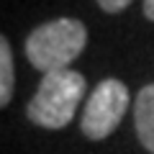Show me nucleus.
Masks as SVG:
<instances>
[{"label":"nucleus","instance_id":"f257e3e1","mask_svg":"<svg viewBox=\"0 0 154 154\" xmlns=\"http://www.w3.org/2000/svg\"><path fill=\"white\" fill-rule=\"evenodd\" d=\"M88 44V28L77 18H57L33 28L26 38V57L38 72L72 69V62Z\"/></svg>","mask_w":154,"mask_h":154},{"label":"nucleus","instance_id":"423d86ee","mask_svg":"<svg viewBox=\"0 0 154 154\" xmlns=\"http://www.w3.org/2000/svg\"><path fill=\"white\" fill-rule=\"evenodd\" d=\"M131 3L134 0H98V5L103 8L105 13H121V11H126Z\"/></svg>","mask_w":154,"mask_h":154},{"label":"nucleus","instance_id":"20e7f679","mask_svg":"<svg viewBox=\"0 0 154 154\" xmlns=\"http://www.w3.org/2000/svg\"><path fill=\"white\" fill-rule=\"evenodd\" d=\"M134 126L141 146L149 154H154V85L139 90L134 103Z\"/></svg>","mask_w":154,"mask_h":154},{"label":"nucleus","instance_id":"0eeeda50","mask_svg":"<svg viewBox=\"0 0 154 154\" xmlns=\"http://www.w3.org/2000/svg\"><path fill=\"white\" fill-rule=\"evenodd\" d=\"M144 16L154 21V0H144Z\"/></svg>","mask_w":154,"mask_h":154},{"label":"nucleus","instance_id":"39448f33","mask_svg":"<svg viewBox=\"0 0 154 154\" xmlns=\"http://www.w3.org/2000/svg\"><path fill=\"white\" fill-rule=\"evenodd\" d=\"M13 98V51L8 38H0V105L5 108Z\"/></svg>","mask_w":154,"mask_h":154},{"label":"nucleus","instance_id":"7ed1b4c3","mask_svg":"<svg viewBox=\"0 0 154 154\" xmlns=\"http://www.w3.org/2000/svg\"><path fill=\"white\" fill-rule=\"evenodd\" d=\"M128 103H131V93L121 80H116V77L100 80L93 88V93L88 95L82 116H80L82 134L88 139H93V141L110 136L118 128L121 118L126 116Z\"/></svg>","mask_w":154,"mask_h":154},{"label":"nucleus","instance_id":"f03ea898","mask_svg":"<svg viewBox=\"0 0 154 154\" xmlns=\"http://www.w3.org/2000/svg\"><path fill=\"white\" fill-rule=\"evenodd\" d=\"M88 93L85 75L75 69H59L41 77L36 95L31 98L26 113L31 123L41 128H64L75 118L77 105Z\"/></svg>","mask_w":154,"mask_h":154}]
</instances>
